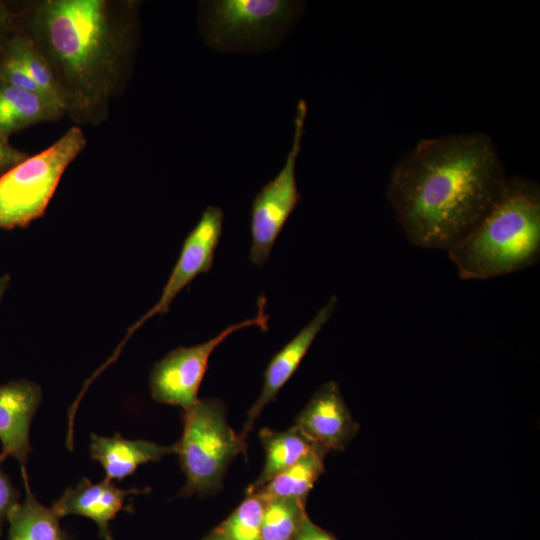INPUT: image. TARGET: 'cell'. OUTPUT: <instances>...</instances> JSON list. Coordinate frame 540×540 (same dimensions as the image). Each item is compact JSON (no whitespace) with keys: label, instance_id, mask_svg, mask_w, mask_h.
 Here are the masks:
<instances>
[{"label":"cell","instance_id":"6da1fadb","mask_svg":"<svg viewBox=\"0 0 540 540\" xmlns=\"http://www.w3.org/2000/svg\"><path fill=\"white\" fill-rule=\"evenodd\" d=\"M507 178L487 134H449L423 139L396 164L386 198L413 245L448 251L490 213Z\"/></svg>","mask_w":540,"mask_h":540},{"label":"cell","instance_id":"7a4b0ae2","mask_svg":"<svg viewBox=\"0 0 540 540\" xmlns=\"http://www.w3.org/2000/svg\"><path fill=\"white\" fill-rule=\"evenodd\" d=\"M136 12L133 2L107 0H44L16 8L17 30L47 60L66 114L75 121L106 118L129 68Z\"/></svg>","mask_w":540,"mask_h":540},{"label":"cell","instance_id":"3957f363","mask_svg":"<svg viewBox=\"0 0 540 540\" xmlns=\"http://www.w3.org/2000/svg\"><path fill=\"white\" fill-rule=\"evenodd\" d=\"M447 253L463 280L490 279L534 266L540 258L538 184L508 177L490 213Z\"/></svg>","mask_w":540,"mask_h":540},{"label":"cell","instance_id":"277c9868","mask_svg":"<svg viewBox=\"0 0 540 540\" xmlns=\"http://www.w3.org/2000/svg\"><path fill=\"white\" fill-rule=\"evenodd\" d=\"M220 399H199L184 411L183 431L176 444L186 482L178 497L217 493L232 461L247 450L246 440L227 422Z\"/></svg>","mask_w":540,"mask_h":540},{"label":"cell","instance_id":"5b68a950","mask_svg":"<svg viewBox=\"0 0 540 540\" xmlns=\"http://www.w3.org/2000/svg\"><path fill=\"white\" fill-rule=\"evenodd\" d=\"M304 9L292 0L201 1L205 43L221 52H262L279 45Z\"/></svg>","mask_w":540,"mask_h":540},{"label":"cell","instance_id":"8992f818","mask_svg":"<svg viewBox=\"0 0 540 540\" xmlns=\"http://www.w3.org/2000/svg\"><path fill=\"white\" fill-rule=\"evenodd\" d=\"M86 146L79 126L70 127L42 152L0 176V230L23 228L41 217L69 164Z\"/></svg>","mask_w":540,"mask_h":540},{"label":"cell","instance_id":"52a82bcc","mask_svg":"<svg viewBox=\"0 0 540 540\" xmlns=\"http://www.w3.org/2000/svg\"><path fill=\"white\" fill-rule=\"evenodd\" d=\"M307 108L306 101L300 99L296 106L293 140L284 165L257 192L252 201L249 259L260 266L268 260L277 237L302 199L297 188L296 166L305 131Z\"/></svg>","mask_w":540,"mask_h":540},{"label":"cell","instance_id":"ba28073f","mask_svg":"<svg viewBox=\"0 0 540 540\" xmlns=\"http://www.w3.org/2000/svg\"><path fill=\"white\" fill-rule=\"evenodd\" d=\"M257 304L258 311L255 317L232 324L203 343L176 348L157 361L149 376L152 398L159 403L179 406L184 411L192 407L199 400V388L215 348L242 328L256 326L263 331L268 329L266 298L260 296Z\"/></svg>","mask_w":540,"mask_h":540},{"label":"cell","instance_id":"9c48e42d","mask_svg":"<svg viewBox=\"0 0 540 540\" xmlns=\"http://www.w3.org/2000/svg\"><path fill=\"white\" fill-rule=\"evenodd\" d=\"M223 210L210 205L202 213L198 223L186 236L179 257L165 283L158 302L131 325L112 356L100 367L103 371L118 357L121 348L131 335L156 314L168 312L170 304L180 291L202 273L211 270L215 252L223 232Z\"/></svg>","mask_w":540,"mask_h":540},{"label":"cell","instance_id":"30bf717a","mask_svg":"<svg viewBox=\"0 0 540 540\" xmlns=\"http://www.w3.org/2000/svg\"><path fill=\"white\" fill-rule=\"evenodd\" d=\"M294 426L327 453L344 450L359 430L336 381L324 383L312 395Z\"/></svg>","mask_w":540,"mask_h":540},{"label":"cell","instance_id":"8fae6325","mask_svg":"<svg viewBox=\"0 0 540 540\" xmlns=\"http://www.w3.org/2000/svg\"><path fill=\"white\" fill-rule=\"evenodd\" d=\"M42 401L36 382L17 379L0 385V461L15 458L26 469L30 452V426Z\"/></svg>","mask_w":540,"mask_h":540},{"label":"cell","instance_id":"7c38bea8","mask_svg":"<svg viewBox=\"0 0 540 540\" xmlns=\"http://www.w3.org/2000/svg\"><path fill=\"white\" fill-rule=\"evenodd\" d=\"M149 490V488L125 490L106 478L101 482L92 483L84 477L76 486L67 487L53 502L51 509L60 518L67 515L87 517L96 523L101 539L113 540L110 522L121 511L133 512L132 506L126 505V499Z\"/></svg>","mask_w":540,"mask_h":540},{"label":"cell","instance_id":"4fadbf2b","mask_svg":"<svg viewBox=\"0 0 540 540\" xmlns=\"http://www.w3.org/2000/svg\"><path fill=\"white\" fill-rule=\"evenodd\" d=\"M336 305L337 297L331 296L313 319L272 357L264 372L261 393L249 409L247 420L240 433L245 440L251 432L255 420L264 408L276 399L279 391L295 373L316 336L330 319Z\"/></svg>","mask_w":540,"mask_h":540},{"label":"cell","instance_id":"5bb4252c","mask_svg":"<svg viewBox=\"0 0 540 540\" xmlns=\"http://www.w3.org/2000/svg\"><path fill=\"white\" fill-rule=\"evenodd\" d=\"M90 441L91 459L102 465L106 479L118 482L134 474L140 465L177 452L176 444L165 446L143 439L130 440L119 433L111 437L91 434Z\"/></svg>","mask_w":540,"mask_h":540},{"label":"cell","instance_id":"9a60e30c","mask_svg":"<svg viewBox=\"0 0 540 540\" xmlns=\"http://www.w3.org/2000/svg\"><path fill=\"white\" fill-rule=\"evenodd\" d=\"M64 115V107L51 97L0 80V134L5 138L40 122L56 121Z\"/></svg>","mask_w":540,"mask_h":540},{"label":"cell","instance_id":"2e32d148","mask_svg":"<svg viewBox=\"0 0 540 540\" xmlns=\"http://www.w3.org/2000/svg\"><path fill=\"white\" fill-rule=\"evenodd\" d=\"M25 497L11 511L7 540H73L62 529L60 517L34 496L27 471L22 472Z\"/></svg>","mask_w":540,"mask_h":540},{"label":"cell","instance_id":"e0dca14e","mask_svg":"<svg viewBox=\"0 0 540 540\" xmlns=\"http://www.w3.org/2000/svg\"><path fill=\"white\" fill-rule=\"evenodd\" d=\"M259 439L265 451V462L259 476L246 489V494L267 484L314 447L294 425L283 431L262 428Z\"/></svg>","mask_w":540,"mask_h":540},{"label":"cell","instance_id":"ac0fdd59","mask_svg":"<svg viewBox=\"0 0 540 540\" xmlns=\"http://www.w3.org/2000/svg\"><path fill=\"white\" fill-rule=\"evenodd\" d=\"M327 454L314 446L293 465L254 492L266 498L285 497L307 501L315 482L325 472L324 459Z\"/></svg>","mask_w":540,"mask_h":540},{"label":"cell","instance_id":"d6986e66","mask_svg":"<svg viewBox=\"0 0 540 540\" xmlns=\"http://www.w3.org/2000/svg\"><path fill=\"white\" fill-rule=\"evenodd\" d=\"M0 56L21 66L49 97L64 107L58 85L47 60L27 34L17 30Z\"/></svg>","mask_w":540,"mask_h":540},{"label":"cell","instance_id":"ffe728a7","mask_svg":"<svg viewBox=\"0 0 540 540\" xmlns=\"http://www.w3.org/2000/svg\"><path fill=\"white\" fill-rule=\"evenodd\" d=\"M306 501L296 498H267L261 540H294L296 533L307 516Z\"/></svg>","mask_w":540,"mask_h":540},{"label":"cell","instance_id":"44dd1931","mask_svg":"<svg viewBox=\"0 0 540 540\" xmlns=\"http://www.w3.org/2000/svg\"><path fill=\"white\" fill-rule=\"evenodd\" d=\"M266 500L258 492L246 494L244 500L214 530L227 540H261Z\"/></svg>","mask_w":540,"mask_h":540},{"label":"cell","instance_id":"7402d4cb","mask_svg":"<svg viewBox=\"0 0 540 540\" xmlns=\"http://www.w3.org/2000/svg\"><path fill=\"white\" fill-rule=\"evenodd\" d=\"M0 80L17 88L47 95L21 66L3 56H0Z\"/></svg>","mask_w":540,"mask_h":540},{"label":"cell","instance_id":"603a6c76","mask_svg":"<svg viewBox=\"0 0 540 540\" xmlns=\"http://www.w3.org/2000/svg\"><path fill=\"white\" fill-rule=\"evenodd\" d=\"M20 492L15 488L9 476L2 469L0 461V535L9 515L19 503Z\"/></svg>","mask_w":540,"mask_h":540},{"label":"cell","instance_id":"cb8c5ba5","mask_svg":"<svg viewBox=\"0 0 540 540\" xmlns=\"http://www.w3.org/2000/svg\"><path fill=\"white\" fill-rule=\"evenodd\" d=\"M16 30V7L0 1V55Z\"/></svg>","mask_w":540,"mask_h":540},{"label":"cell","instance_id":"d4e9b609","mask_svg":"<svg viewBox=\"0 0 540 540\" xmlns=\"http://www.w3.org/2000/svg\"><path fill=\"white\" fill-rule=\"evenodd\" d=\"M28 155L9 143V139L0 134V176L22 162Z\"/></svg>","mask_w":540,"mask_h":540},{"label":"cell","instance_id":"484cf974","mask_svg":"<svg viewBox=\"0 0 540 540\" xmlns=\"http://www.w3.org/2000/svg\"><path fill=\"white\" fill-rule=\"evenodd\" d=\"M294 540H338L330 532L315 524L307 515L301 523Z\"/></svg>","mask_w":540,"mask_h":540},{"label":"cell","instance_id":"4316f807","mask_svg":"<svg viewBox=\"0 0 540 540\" xmlns=\"http://www.w3.org/2000/svg\"><path fill=\"white\" fill-rule=\"evenodd\" d=\"M10 281L11 277L7 273L0 277V302L10 284Z\"/></svg>","mask_w":540,"mask_h":540},{"label":"cell","instance_id":"83f0119b","mask_svg":"<svg viewBox=\"0 0 540 540\" xmlns=\"http://www.w3.org/2000/svg\"><path fill=\"white\" fill-rule=\"evenodd\" d=\"M201 540H227L224 538L221 534H219L214 529L209 532L207 535H205Z\"/></svg>","mask_w":540,"mask_h":540}]
</instances>
